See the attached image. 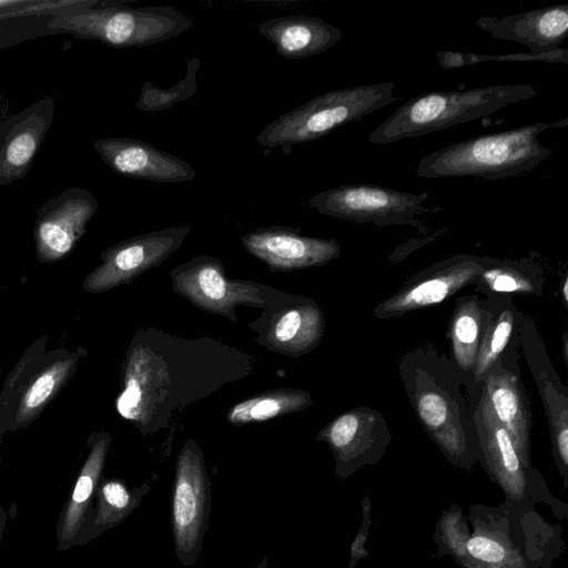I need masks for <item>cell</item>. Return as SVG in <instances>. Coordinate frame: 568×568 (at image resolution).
<instances>
[{
	"mask_svg": "<svg viewBox=\"0 0 568 568\" xmlns=\"http://www.w3.org/2000/svg\"><path fill=\"white\" fill-rule=\"evenodd\" d=\"M567 352H568V339H567V333H565L562 336V354H564V359H565L566 364H568Z\"/></svg>",
	"mask_w": 568,
	"mask_h": 568,
	"instance_id": "38",
	"label": "cell"
},
{
	"mask_svg": "<svg viewBox=\"0 0 568 568\" xmlns=\"http://www.w3.org/2000/svg\"><path fill=\"white\" fill-rule=\"evenodd\" d=\"M537 94L538 89L528 83L425 92L398 106L369 133V141L387 144L420 136L490 115Z\"/></svg>",
	"mask_w": 568,
	"mask_h": 568,
	"instance_id": "4",
	"label": "cell"
},
{
	"mask_svg": "<svg viewBox=\"0 0 568 568\" xmlns=\"http://www.w3.org/2000/svg\"><path fill=\"white\" fill-rule=\"evenodd\" d=\"M8 521V513L0 506V542L3 537V531Z\"/></svg>",
	"mask_w": 568,
	"mask_h": 568,
	"instance_id": "36",
	"label": "cell"
},
{
	"mask_svg": "<svg viewBox=\"0 0 568 568\" xmlns=\"http://www.w3.org/2000/svg\"><path fill=\"white\" fill-rule=\"evenodd\" d=\"M191 226L166 227L119 242L101 254V264L90 272L83 288L101 293L132 282L163 263L184 242Z\"/></svg>",
	"mask_w": 568,
	"mask_h": 568,
	"instance_id": "12",
	"label": "cell"
},
{
	"mask_svg": "<svg viewBox=\"0 0 568 568\" xmlns=\"http://www.w3.org/2000/svg\"><path fill=\"white\" fill-rule=\"evenodd\" d=\"M324 327L321 306L306 300L305 303L274 313L260 343L271 351L300 356L320 344Z\"/></svg>",
	"mask_w": 568,
	"mask_h": 568,
	"instance_id": "23",
	"label": "cell"
},
{
	"mask_svg": "<svg viewBox=\"0 0 568 568\" xmlns=\"http://www.w3.org/2000/svg\"><path fill=\"white\" fill-rule=\"evenodd\" d=\"M469 525L457 505L444 510L435 525L434 540L440 556H452L459 564L467 556Z\"/></svg>",
	"mask_w": 568,
	"mask_h": 568,
	"instance_id": "32",
	"label": "cell"
},
{
	"mask_svg": "<svg viewBox=\"0 0 568 568\" xmlns=\"http://www.w3.org/2000/svg\"><path fill=\"white\" fill-rule=\"evenodd\" d=\"M255 568H267V559L266 557H264L257 565Z\"/></svg>",
	"mask_w": 568,
	"mask_h": 568,
	"instance_id": "39",
	"label": "cell"
},
{
	"mask_svg": "<svg viewBox=\"0 0 568 568\" xmlns=\"http://www.w3.org/2000/svg\"><path fill=\"white\" fill-rule=\"evenodd\" d=\"M0 464H1V457H0Z\"/></svg>",
	"mask_w": 568,
	"mask_h": 568,
	"instance_id": "40",
	"label": "cell"
},
{
	"mask_svg": "<svg viewBox=\"0 0 568 568\" xmlns=\"http://www.w3.org/2000/svg\"><path fill=\"white\" fill-rule=\"evenodd\" d=\"M362 505L363 523L351 546L348 568H354L358 560L365 559L368 556L365 548V544L369 535V528L372 526L371 499L368 496L363 499Z\"/></svg>",
	"mask_w": 568,
	"mask_h": 568,
	"instance_id": "34",
	"label": "cell"
},
{
	"mask_svg": "<svg viewBox=\"0 0 568 568\" xmlns=\"http://www.w3.org/2000/svg\"><path fill=\"white\" fill-rule=\"evenodd\" d=\"M395 83L382 82L338 89L312 98L267 124L256 141L266 150L288 153L296 144L321 139L335 129L379 110L398 98Z\"/></svg>",
	"mask_w": 568,
	"mask_h": 568,
	"instance_id": "6",
	"label": "cell"
},
{
	"mask_svg": "<svg viewBox=\"0 0 568 568\" xmlns=\"http://www.w3.org/2000/svg\"><path fill=\"white\" fill-rule=\"evenodd\" d=\"M246 252L272 272H292L322 266L338 257L341 246L335 239L301 235L292 227L272 225L241 236Z\"/></svg>",
	"mask_w": 568,
	"mask_h": 568,
	"instance_id": "17",
	"label": "cell"
},
{
	"mask_svg": "<svg viewBox=\"0 0 568 568\" xmlns=\"http://www.w3.org/2000/svg\"><path fill=\"white\" fill-rule=\"evenodd\" d=\"M486 257L458 254L437 262L408 278L393 295L373 311L381 320L400 317L438 304L474 284L485 267Z\"/></svg>",
	"mask_w": 568,
	"mask_h": 568,
	"instance_id": "13",
	"label": "cell"
},
{
	"mask_svg": "<svg viewBox=\"0 0 568 568\" xmlns=\"http://www.w3.org/2000/svg\"><path fill=\"white\" fill-rule=\"evenodd\" d=\"M171 500L174 554L190 567L202 551L211 511V479L194 439H187L176 456Z\"/></svg>",
	"mask_w": 568,
	"mask_h": 568,
	"instance_id": "8",
	"label": "cell"
},
{
	"mask_svg": "<svg viewBox=\"0 0 568 568\" xmlns=\"http://www.w3.org/2000/svg\"><path fill=\"white\" fill-rule=\"evenodd\" d=\"M488 316L480 338L474 378L481 383L484 375L503 354L517 325L518 312L510 300L489 296Z\"/></svg>",
	"mask_w": 568,
	"mask_h": 568,
	"instance_id": "27",
	"label": "cell"
},
{
	"mask_svg": "<svg viewBox=\"0 0 568 568\" xmlns=\"http://www.w3.org/2000/svg\"><path fill=\"white\" fill-rule=\"evenodd\" d=\"M517 336L520 341L532 378L539 390L548 419L551 453L564 487H568V389L561 383L534 322L517 315Z\"/></svg>",
	"mask_w": 568,
	"mask_h": 568,
	"instance_id": "14",
	"label": "cell"
},
{
	"mask_svg": "<svg viewBox=\"0 0 568 568\" xmlns=\"http://www.w3.org/2000/svg\"><path fill=\"white\" fill-rule=\"evenodd\" d=\"M474 420L480 447L479 463L490 480L501 488L505 500L519 507H535L536 503H542L551 508L556 517L566 519L567 504L549 491L538 470L523 463L508 433L493 416L481 396Z\"/></svg>",
	"mask_w": 568,
	"mask_h": 568,
	"instance_id": "7",
	"label": "cell"
},
{
	"mask_svg": "<svg viewBox=\"0 0 568 568\" xmlns=\"http://www.w3.org/2000/svg\"><path fill=\"white\" fill-rule=\"evenodd\" d=\"M48 27L53 34L70 33L112 48H142L180 36L193 22L170 6L133 8L126 1L95 0L92 6L60 12Z\"/></svg>",
	"mask_w": 568,
	"mask_h": 568,
	"instance_id": "5",
	"label": "cell"
},
{
	"mask_svg": "<svg viewBox=\"0 0 568 568\" xmlns=\"http://www.w3.org/2000/svg\"><path fill=\"white\" fill-rule=\"evenodd\" d=\"M428 193H407L386 186L361 183L322 191L307 200L323 215L352 223L378 226L409 224L427 209Z\"/></svg>",
	"mask_w": 568,
	"mask_h": 568,
	"instance_id": "10",
	"label": "cell"
},
{
	"mask_svg": "<svg viewBox=\"0 0 568 568\" xmlns=\"http://www.w3.org/2000/svg\"><path fill=\"white\" fill-rule=\"evenodd\" d=\"M111 442L106 432L95 433L89 440V453L57 521L55 539L60 551L77 546L79 534L92 509L98 485L103 477Z\"/></svg>",
	"mask_w": 568,
	"mask_h": 568,
	"instance_id": "21",
	"label": "cell"
},
{
	"mask_svg": "<svg viewBox=\"0 0 568 568\" xmlns=\"http://www.w3.org/2000/svg\"><path fill=\"white\" fill-rule=\"evenodd\" d=\"M101 160L115 173L161 183L192 181L196 172L183 159L132 138H104L93 143Z\"/></svg>",
	"mask_w": 568,
	"mask_h": 568,
	"instance_id": "18",
	"label": "cell"
},
{
	"mask_svg": "<svg viewBox=\"0 0 568 568\" xmlns=\"http://www.w3.org/2000/svg\"><path fill=\"white\" fill-rule=\"evenodd\" d=\"M173 290L196 307L237 322L235 307L268 308L277 291L254 281L231 280L220 260L199 255L170 272Z\"/></svg>",
	"mask_w": 568,
	"mask_h": 568,
	"instance_id": "9",
	"label": "cell"
},
{
	"mask_svg": "<svg viewBox=\"0 0 568 568\" xmlns=\"http://www.w3.org/2000/svg\"><path fill=\"white\" fill-rule=\"evenodd\" d=\"M561 298L566 307H568V277L565 276L561 284Z\"/></svg>",
	"mask_w": 568,
	"mask_h": 568,
	"instance_id": "37",
	"label": "cell"
},
{
	"mask_svg": "<svg viewBox=\"0 0 568 568\" xmlns=\"http://www.w3.org/2000/svg\"><path fill=\"white\" fill-rule=\"evenodd\" d=\"M473 531L463 568H550L562 550L560 528L546 523L535 507L475 505Z\"/></svg>",
	"mask_w": 568,
	"mask_h": 568,
	"instance_id": "2",
	"label": "cell"
},
{
	"mask_svg": "<svg viewBox=\"0 0 568 568\" xmlns=\"http://www.w3.org/2000/svg\"><path fill=\"white\" fill-rule=\"evenodd\" d=\"M78 356L59 359L43 368L29 383L22 393L18 410L17 423L28 425L48 406L77 369Z\"/></svg>",
	"mask_w": 568,
	"mask_h": 568,
	"instance_id": "30",
	"label": "cell"
},
{
	"mask_svg": "<svg viewBox=\"0 0 568 568\" xmlns=\"http://www.w3.org/2000/svg\"><path fill=\"white\" fill-rule=\"evenodd\" d=\"M476 26L495 39L510 40L542 54L560 48L568 32V6L554 4L503 18L481 17Z\"/></svg>",
	"mask_w": 568,
	"mask_h": 568,
	"instance_id": "20",
	"label": "cell"
},
{
	"mask_svg": "<svg viewBox=\"0 0 568 568\" xmlns=\"http://www.w3.org/2000/svg\"><path fill=\"white\" fill-rule=\"evenodd\" d=\"M257 31L275 47L278 55L291 60L320 54L343 36L337 27L304 14L267 19L257 26Z\"/></svg>",
	"mask_w": 568,
	"mask_h": 568,
	"instance_id": "22",
	"label": "cell"
},
{
	"mask_svg": "<svg viewBox=\"0 0 568 568\" xmlns=\"http://www.w3.org/2000/svg\"><path fill=\"white\" fill-rule=\"evenodd\" d=\"M98 200L84 187L71 186L44 202L34 221L37 258L42 263L67 256L87 232Z\"/></svg>",
	"mask_w": 568,
	"mask_h": 568,
	"instance_id": "15",
	"label": "cell"
},
{
	"mask_svg": "<svg viewBox=\"0 0 568 568\" xmlns=\"http://www.w3.org/2000/svg\"><path fill=\"white\" fill-rule=\"evenodd\" d=\"M95 0H28L23 6L0 12V48L30 38L53 34L51 19L62 11L92 6Z\"/></svg>",
	"mask_w": 568,
	"mask_h": 568,
	"instance_id": "25",
	"label": "cell"
},
{
	"mask_svg": "<svg viewBox=\"0 0 568 568\" xmlns=\"http://www.w3.org/2000/svg\"><path fill=\"white\" fill-rule=\"evenodd\" d=\"M313 405L310 393L293 388H277L235 404L227 413L232 425L261 423L277 416L300 412Z\"/></svg>",
	"mask_w": 568,
	"mask_h": 568,
	"instance_id": "29",
	"label": "cell"
},
{
	"mask_svg": "<svg viewBox=\"0 0 568 568\" xmlns=\"http://www.w3.org/2000/svg\"><path fill=\"white\" fill-rule=\"evenodd\" d=\"M317 440L325 442L334 457L335 476L346 479L384 456L392 434L382 413L359 406L349 409L322 428Z\"/></svg>",
	"mask_w": 568,
	"mask_h": 568,
	"instance_id": "11",
	"label": "cell"
},
{
	"mask_svg": "<svg viewBox=\"0 0 568 568\" xmlns=\"http://www.w3.org/2000/svg\"><path fill=\"white\" fill-rule=\"evenodd\" d=\"M544 282L542 271L530 262L486 257L484 271L474 284L490 295L498 293L541 295Z\"/></svg>",
	"mask_w": 568,
	"mask_h": 568,
	"instance_id": "28",
	"label": "cell"
},
{
	"mask_svg": "<svg viewBox=\"0 0 568 568\" xmlns=\"http://www.w3.org/2000/svg\"><path fill=\"white\" fill-rule=\"evenodd\" d=\"M200 65L201 61L199 58L194 57L186 60L184 78L169 89H161L150 80L144 81L135 103L136 109L144 112H159L193 97L199 90L196 73Z\"/></svg>",
	"mask_w": 568,
	"mask_h": 568,
	"instance_id": "31",
	"label": "cell"
},
{
	"mask_svg": "<svg viewBox=\"0 0 568 568\" xmlns=\"http://www.w3.org/2000/svg\"><path fill=\"white\" fill-rule=\"evenodd\" d=\"M151 489L149 483L129 488L121 478H101L92 509L83 525L77 546L85 545L104 531L122 524Z\"/></svg>",
	"mask_w": 568,
	"mask_h": 568,
	"instance_id": "24",
	"label": "cell"
},
{
	"mask_svg": "<svg viewBox=\"0 0 568 568\" xmlns=\"http://www.w3.org/2000/svg\"><path fill=\"white\" fill-rule=\"evenodd\" d=\"M557 123H532L475 136L423 156L415 168L418 178H476L500 180L532 171L552 150L538 135Z\"/></svg>",
	"mask_w": 568,
	"mask_h": 568,
	"instance_id": "3",
	"label": "cell"
},
{
	"mask_svg": "<svg viewBox=\"0 0 568 568\" xmlns=\"http://www.w3.org/2000/svg\"><path fill=\"white\" fill-rule=\"evenodd\" d=\"M399 375L416 417L433 443L454 466L470 470L480 462L474 413L481 383L473 372L460 369L453 359L425 346L406 353Z\"/></svg>",
	"mask_w": 568,
	"mask_h": 568,
	"instance_id": "1",
	"label": "cell"
},
{
	"mask_svg": "<svg viewBox=\"0 0 568 568\" xmlns=\"http://www.w3.org/2000/svg\"><path fill=\"white\" fill-rule=\"evenodd\" d=\"M487 316V300L468 295L456 301L450 317L449 335L453 361L463 371H474Z\"/></svg>",
	"mask_w": 568,
	"mask_h": 568,
	"instance_id": "26",
	"label": "cell"
},
{
	"mask_svg": "<svg viewBox=\"0 0 568 568\" xmlns=\"http://www.w3.org/2000/svg\"><path fill=\"white\" fill-rule=\"evenodd\" d=\"M481 398L508 433L523 463L532 468L529 400L519 377L504 365L501 355L481 379Z\"/></svg>",
	"mask_w": 568,
	"mask_h": 568,
	"instance_id": "19",
	"label": "cell"
},
{
	"mask_svg": "<svg viewBox=\"0 0 568 568\" xmlns=\"http://www.w3.org/2000/svg\"><path fill=\"white\" fill-rule=\"evenodd\" d=\"M27 2L28 0H0V12L23 6Z\"/></svg>",
	"mask_w": 568,
	"mask_h": 568,
	"instance_id": "35",
	"label": "cell"
},
{
	"mask_svg": "<svg viewBox=\"0 0 568 568\" xmlns=\"http://www.w3.org/2000/svg\"><path fill=\"white\" fill-rule=\"evenodd\" d=\"M437 63L444 69H456L473 65L481 62H550L567 63L568 49L559 48L552 52L534 53H506V54H483L473 52L438 51Z\"/></svg>",
	"mask_w": 568,
	"mask_h": 568,
	"instance_id": "33",
	"label": "cell"
},
{
	"mask_svg": "<svg viewBox=\"0 0 568 568\" xmlns=\"http://www.w3.org/2000/svg\"><path fill=\"white\" fill-rule=\"evenodd\" d=\"M53 97H42L18 113L0 119V187L23 179L52 125Z\"/></svg>",
	"mask_w": 568,
	"mask_h": 568,
	"instance_id": "16",
	"label": "cell"
}]
</instances>
